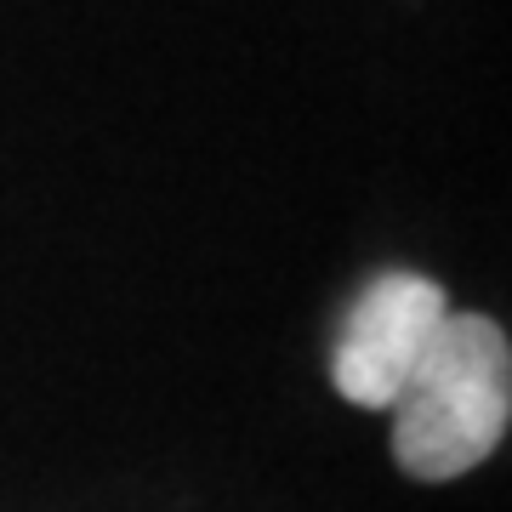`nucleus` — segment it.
I'll return each mask as SVG.
<instances>
[{"instance_id":"obj_2","label":"nucleus","mask_w":512,"mask_h":512,"mask_svg":"<svg viewBox=\"0 0 512 512\" xmlns=\"http://www.w3.org/2000/svg\"><path fill=\"white\" fill-rule=\"evenodd\" d=\"M444 319H450V302L427 274L393 268V274L370 279L365 291L353 296L336 353H330L336 393L359 410H393V399L427 359Z\"/></svg>"},{"instance_id":"obj_1","label":"nucleus","mask_w":512,"mask_h":512,"mask_svg":"<svg viewBox=\"0 0 512 512\" xmlns=\"http://www.w3.org/2000/svg\"><path fill=\"white\" fill-rule=\"evenodd\" d=\"M512 348L490 313H450L393 399V461L421 484L473 473L507 439Z\"/></svg>"}]
</instances>
